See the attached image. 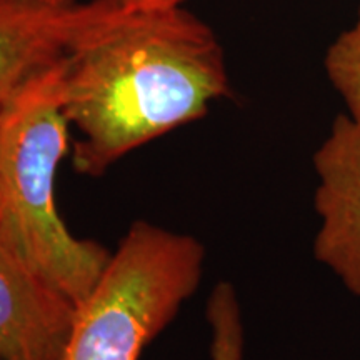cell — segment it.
I'll list each match as a JSON object with an SVG mask.
<instances>
[{
  "mask_svg": "<svg viewBox=\"0 0 360 360\" xmlns=\"http://www.w3.org/2000/svg\"><path fill=\"white\" fill-rule=\"evenodd\" d=\"M0 360H2V359H0Z\"/></svg>",
  "mask_w": 360,
  "mask_h": 360,
  "instance_id": "8fae6325",
  "label": "cell"
},
{
  "mask_svg": "<svg viewBox=\"0 0 360 360\" xmlns=\"http://www.w3.org/2000/svg\"><path fill=\"white\" fill-rule=\"evenodd\" d=\"M202 265L199 240L135 222L79 307L62 360H139L199 287Z\"/></svg>",
  "mask_w": 360,
  "mask_h": 360,
  "instance_id": "3957f363",
  "label": "cell"
},
{
  "mask_svg": "<svg viewBox=\"0 0 360 360\" xmlns=\"http://www.w3.org/2000/svg\"><path fill=\"white\" fill-rule=\"evenodd\" d=\"M317 187L314 207L319 231L317 262L330 270L350 294L360 297V127L337 115L314 154Z\"/></svg>",
  "mask_w": 360,
  "mask_h": 360,
  "instance_id": "277c9868",
  "label": "cell"
},
{
  "mask_svg": "<svg viewBox=\"0 0 360 360\" xmlns=\"http://www.w3.org/2000/svg\"><path fill=\"white\" fill-rule=\"evenodd\" d=\"M77 312L0 229V359L62 360Z\"/></svg>",
  "mask_w": 360,
  "mask_h": 360,
  "instance_id": "5b68a950",
  "label": "cell"
},
{
  "mask_svg": "<svg viewBox=\"0 0 360 360\" xmlns=\"http://www.w3.org/2000/svg\"><path fill=\"white\" fill-rule=\"evenodd\" d=\"M207 319L212 328V360H242L244 327L236 289L227 282L215 287L207 305Z\"/></svg>",
  "mask_w": 360,
  "mask_h": 360,
  "instance_id": "ba28073f",
  "label": "cell"
},
{
  "mask_svg": "<svg viewBox=\"0 0 360 360\" xmlns=\"http://www.w3.org/2000/svg\"><path fill=\"white\" fill-rule=\"evenodd\" d=\"M323 67L347 109L345 115L360 127V4L354 24L328 45Z\"/></svg>",
  "mask_w": 360,
  "mask_h": 360,
  "instance_id": "52a82bcc",
  "label": "cell"
},
{
  "mask_svg": "<svg viewBox=\"0 0 360 360\" xmlns=\"http://www.w3.org/2000/svg\"><path fill=\"white\" fill-rule=\"evenodd\" d=\"M52 2H65V0H52Z\"/></svg>",
  "mask_w": 360,
  "mask_h": 360,
  "instance_id": "30bf717a",
  "label": "cell"
},
{
  "mask_svg": "<svg viewBox=\"0 0 360 360\" xmlns=\"http://www.w3.org/2000/svg\"><path fill=\"white\" fill-rule=\"evenodd\" d=\"M109 7L107 0H0V114Z\"/></svg>",
  "mask_w": 360,
  "mask_h": 360,
  "instance_id": "8992f818",
  "label": "cell"
},
{
  "mask_svg": "<svg viewBox=\"0 0 360 360\" xmlns=\"http://www.w3.org/2000/svg\"><path fill=\"white\" fill-rule=\"evenodd\" d=\"M227 96L224 49L204 20L182 6L139 12L110 6L65 53L64 109L80 134L74 169L98 177Z\"/></svg>",
  "mask_w": 360,
  "mask_h": 360,
  "instance_id": "6da1fadb",
  "label": "cell"
},
{
  "mask_svg": "<svg viewBox=\"0 0 360 360\" xmlns=\"http://www.w3.org/2000/svg\"><path fill=\"white\" fill-rule=\"evenodd\" d=\"M107 2L122 12H139L177 7L182 6L186 0H107Z\"/></svg>",
  "mask_w": 360,
  "mask_h": 360,
  "instance_id": "9c48e42d",
  "label": "cell"
},
{
  "mask_svg": "<svg viewBox=\"0 0 360 360\" xmlns=\"http://www.w3.org/2000/svg\"><path fill=\"white\" fill-rule=\"evenodd\" d=\"M65 56L39 72L0 114V229L32 269L82 305L110 254L80 240L56 209V174L67 152Z\"/></svg>",
  "mask_w": 360,
  "mask_h": 360,
  "instance_id": "7a4b0ae2",
  "label": "cell"
}]
</instances>
